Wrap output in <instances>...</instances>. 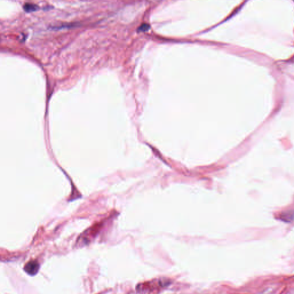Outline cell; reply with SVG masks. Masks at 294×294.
<instances>
[{"label":"cell","instance_id":"1","mask_svg":"<svg viewBox=\"0 0 294 294\" xmlns=\"http://www.w3.org/2000/svg\"><path fill=\"white\" fill-rule=\"evenodd\" d=\"M40 268L39 264L36 261H30L27 263L24 267V271L28 274L34 276L39 271Z\"/></svg>","mask_w":294,"mask_h":294},{"label":"cell","instance_id":"2","mask_svg":"<svg viewBox=\"0 0 294 294\" xmlns=\"http://www.w3.org/2000/svg\"><path fill=\"white\" fill-rule=\"evenodd\" d=\"M24 9L26 12H32L37 10L38 6L37 5L33 3H26L24 6Z\"/></svg>","mask_w":294,"mask_h":294}]
</instances>
